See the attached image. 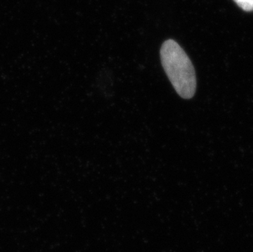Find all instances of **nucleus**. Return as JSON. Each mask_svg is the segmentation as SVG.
I'll list each match as a JSON object with an SVG mask.
<instances>
[{
    "label": "nucleus",
    "instance_id": "f257e3e1",
    "mask_svg": "<svg viewBox=\"0 0 253 252\" xmlns=\"http://www.w3.org/2000/svg\"><path fill=\"white\" fill-rule=\"evenodd\" d=\"M161 60L166 74L177 93L184 99L193 98L196 91V75L184 49L175 41H167L161 48Z\"/></svg>",
    "mask_w": 253,
    "mask_h": 252
},
{
    "label": "nucleus",
    "instance_id": "f03ea898",
    "mask_svg": "<svg viewBox=\"0 0 253 252\" xmlns=\"http://www.w3.org/2000/svg\"><path fill=\"white\" fill-rule=\"evenodd\" d=\"M239 7L246 12L253 11V0H234Z\"/></svg>",
    "mask_w": 253,
    "mask_h": 252
}]
</instances>
